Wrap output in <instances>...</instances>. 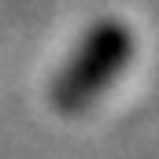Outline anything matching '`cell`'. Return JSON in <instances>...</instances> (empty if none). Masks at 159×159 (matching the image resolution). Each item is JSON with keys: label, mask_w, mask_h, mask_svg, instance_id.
Instances as JSON below:
<instances>
[{"label": "cell", "mask_w": 159, "mask_h": 159, "mask_svg": "<svg viewBox=\"0 0 159 159\" xmlns=\"http://www.w3.org/2000/svg\"><path fill=\"white\" fill-rule=\"evenodd\" d=\"M126 52H129V37L122 34V26H115V22L96 26L85 37V44L78 48V56L67 63V70L59 74V81H56V104L63 111L85 107L119 74V67L126 63Z\"/></svg>", "instance_id": "6da1fadb"}]
</instances>
